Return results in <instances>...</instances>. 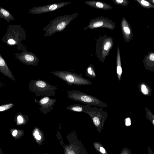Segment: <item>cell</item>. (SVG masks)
Wrapping results in <instances>:
<instances>
[{
  "label": "cell",
  "mask_w": 154,
  "mask_h": 154,
  "mask_svg": "<svg viewBox=\"0 0 154 154\" xmlns=\"http://www.w3.org/2000/svg\"><path fill=\"white\" fill-rule=\"evenodd\" d=\"M78 12L71 14L60 16L51 20L43 28L45 37L51 36L63 30L79 15Z\"/></svg>",
  "instance_id": "1"
},
{
  "label": "cell",
  "mask_w": 154,
  "mask_h": 154,
  "mask_svg": "<svg viewBox=\"0 0 154 154\" xmlns=\"http://www.w3.org/2000/svg\"><path fill=\"white\" fill-rule=\"evenodd\" d=\"M50 73L65 82L70 86L88 85L92 83L90 80L83 77L81 74H78L67 71H51Z\"/></svg>",
  "instance_id": "2"
},
{
  "label": "cell",
  "mask_w": 154,
  "mask_h": 154,
  "mask_svg": "<svg viewBox=\"0 0 154 154\" xmlns=\"http://www.w3.org/2000/svg\"><path fill=\"white\" fill-rule=\"evenodd\" d=\"M67 97L74 101L83 103L86 105L106 107L108 106L99 99L91 95L76 90L69 91L66 89Z\"/></svg>",
  "instance_id": "3"
},
{
  "label": "cell",
  "mask_w": 154,
  "mask_h": 154,
  "mask_svg": "<svg viewBox=\"0 0 154 154\" xmlns=\"http://www.w3.org/2000/svg\"><path fill=\"white\" fill-rule=\"evenodd\" d=\"M31 90L38 96H54L57 86H53L45 81L38 79L31 82Z\"/></svg>",
  "instance_id": "4"
},
{
  "label": "cell",
  "mask_w": 154,
  "mask_h": 154,
  "mask_svg": "<svg viewBox=\"0 0 154 154\" xmlns=\"http://www.w3.org/2000/svg\"><path fill=\"white\" fill-rule=\"evenodd\" d=\"M26 37V32L21 26L10 25L6 33L3 38V41L5 42L7 40V41L12 39L15 42L16 45L19 46V43L21 44V42L25 39ZM21 47L22 50H24Z\"/></svg>",
  "instance_id": "5"
},
{
  "label": "cell",
  "mask_w": 154,
  "mask_h": 154,
  "mask_svg": "<svg viewBox=\"0 0 154 154\" xmlns=\"http://www.w3.org/2000/svg\"><path fill=\"white\" fill-rule=\"evenodd\" d=\"M71 3L70 2H63L34 7L29 10V13L37 14L51 12L63 8Z\"/></svg>",
  "instance_id": "6"
},
{
  "label": "cell",
  "mask_w": 154,
  "mask_h": 154,
  "mask_svg": "<svg viewBox=\"0 0 154 154\" xmlns=\"http://www.w3.org/2000/svg\"><path fill=\"white\" fill-rule=\"evenodd\" d=\"M14 55L17 58L29 65L37 66L39 61L38 57L33 53L28 51L26 50L23 51L20 53H16Z\"/></svg>",
  "instance_id": "7"
},
{
  "label": "cell",
  "mask_w": 154,
  "mask_h": 154,
  "mask_svg": "<svg viewBox=\"0 0 154 154\" xmlns=\"http://www.w3.org/2000/svg\"><path fill=\"white\" fill-rule=\"evenodd\" d=\"M35 101L41 106V107L38 108L40 112L47 115L53 110L54 103L57 100L51 98L48 96H44L38 101L35 99Z\"/></svg>",
  "instance_id": "8"
},
{
  "label": "cell",
  "mask_w": 154,
  "mask_h": 154,
  "mask_svg": "<svg viewBox=\"0 0 154 154\" xmlns=\"http://www.w3.org/2000/svg\"><path fill=\"white\" fill-rule=\"evenodd\" d=\"M91 107L90 105H84L79 104H74L70 105L66 107V109L72 111L83 112L85 113Z\"/></svg>",
  "instance_id": "9"
},
{
  "label": "cell",
  "mask_w": 154,
  "mask_h": 154,
  "mask_svg": "<svg viewBox=\"0 0 154 154\" xmlns=\"http://www.w3.org/2000/svg\"><path fill=\"white\" fill-rule=\"evenodd\" d=\"M0 14L2 18H4L8 23L11 20H15L10 12L3 8L0 7Z\"/></svg>",
  "instance_id": "10"
},
{
  "label": "cell",
  "mask_w": 154,
  "mask_h": 154,
  "mask_svg": "<svg viewBox=\"0 0 154 154\" xmlns=\"http://www.w3.org/2000/svg\"><path fill=\"white\" fill-rule=\"evenodd\" d=\"M85 3L94 8L100 9H106V5L103 3L95 1H88L85 2Z\"/></svg>",
  "instance_id": "11"
},
{
  "label": "cell",
  "mask_w": 154,
  "mask_h": 154,
  "mask_svg": "<svg viewBox=\"0 0 154 154\" xmlns=\"http://www.w3.org/2000/svg\"><path fill=\"white\" fill-rule=\"evenodd\" d=\"M85 75L87 77L91 78H93L96 77L94 69L91 65H89L87 68Z\"/></svg>",
  "instance_id": "12"
},
{
  "label": "cell",
  "mask_w": 154,
  "mask_h": 154,
  "mask_svg": "<svg viewBox=\"0 0 154 154\" xmlns=\"http://www.w3.org/2000/svg\"><path fill=\"white\" fill-rule=\"evenodd\" d=\"M118 54L117 60V72L118 74V79L120 80L121 76L122 73V69L121 66V61L119 55Z\"/></svg>",
  "instance_id": "13"
},
{
  "label": "cell",
  "mask_w": 154,
  "mask_h": 154,
  "mask_svg": "<svg viewBox=\"0 0 154 154\" xmlns=\"http://www.w3.org/2000/svg\"><path fill=\"white\" fill-rule=\"evenodd\" d=\"M65 154H76V151L71 146L66 147Z\"/></svg>",
  "instance_id": "14"
},
{
  "label": "cell",
  "mask_w": 154,
  "mask_h": 154,
  "mask_svg": "<svg viewBox=\"0 0 154 154\" xmlns=\"http://www.w3.org/2000/svg\"><path fill=\"white\" fill-rule=\"evenodd\" d=\"M138 1L140 3L141 5L144 7L149 8L152 7L151 4L147 1L143 0Z\"/></svg>",
  "instance_id": "15"
},
{
  "label": "cell",
  "mask_w": 154,
  "mask_h": 154,
  "mask_svg": "<svg viewBox=\"0 0 154 154\" xmlns=\"http://www.w3.org/2000/svg\"><path fill=\"white\" fill-rule=\"evenodd\" d=\"M122 29L124 33L125 34V36L129 35L131 34V30L128 26L125 25L122 26Z\"/></svg>",
  "instance_id": "16"
},
{
  "label": "cell",
  "mask_w": 154,
  "mask_h": 154,
  "mask_svg": "<svg viewBox=\"0 0 154 154\" xmlns=\"http://www.w3.org/2000/svg\"><path fill=\"white\" fill-rule=\"evenodd\" d=\"M141 91L144 94L147 95L149 93V90L146 86L144 84H143L141 86Z\"/></svg>",
  "instance_id": "17"
},
{
  "label": "cell",
  "mask_w": 154,
  "mask_h": 154,
  "mask_svg": "<svg viewBox=\"0 0 154 154\" xmlns=\"http://www.w3.org/2000/svg\"><path fill=\"white\" fill-rule=\"evenodd\" d=\"M111 44L110 42H106L104 46V49L106 51H107L111 47Z\"/></svg>",
  "instance_id": "18"
},
{
  "label": "cell",
  "mask_w": 154,
  "mask_h": 154,
  "mask_svg": "<svg viewBox=\"0 0 154 154\" xmlns=\"http://www.w3.org/2000/svg\"><path fill=\"white\" fill-rule=\"evenodd\" d=\"M116 3L119 5H125L126 1L123 0H116L115 1Z\"/></svg>",
  "instance_id": "19"
},
{
  "label": "cell",
  "mask_w": 154,
  "mask_h": 154,
  "mask_svg": "<svg viewBox=\"0 0 154 154\" xmlns=\"http://www.w3.org/2000/svg\"><path fill=\"white\" fill-rule=\"evenodd\" d=\"M131 124V121L130 119L129 118H127L125 119V125L126 126H129Z\"/></svg>",
  "instance_id": "20"
},
{
  "label": "cell",
  "mask_w": 154,
  "mask_h": 154,
  "mask_svg": "<svg viewBox=\"0 0 154 154\" xmlns=\"http://www.w3.org/2000/svg\"><path fill=\"white\" fill-rule=\"evenodd\" d=\"M17 120L20 123H22L23 121V118L21 116H19L17 117Z\"/></svg>",
  "instance_id": "21"
},
{
  "label": "cell",
  "mask_w": 154,
  "mask_h": 154,
  "mask_svg": "<svg viewBox=\"0 0 154 154\" xmlns=\"http://www.w3.org/2000/svg\"><path fill=\"white\" fill-rule=\"evenodd\" d=\"M149 59L152 61H153L154 60V54L153 53L151 54L149 57Z\"/></svg>",
  "instance_id": "22"
},
{
  "label": "cell",
  "mask_w": 154,
  "mask_h": 154,
  "mask_svg": "<svg viewBox=\"0 0 154 154\" xmlns=\"http://www.w3.org/2000/svg\"><path fill=\"white\" fill-rule=\"evenodd\" d=\"M39 132L38 131V129H36L35 131V132L33 133V135L35 137V136L39 134Z\"/></svg>",
  "instance_id": "23"
},
{
  "label": "cell",
  "mask_w": 154,
  "mask_h": 154,
  "mask_svg": "<svg viewBox=\"0 0 154 154\" xmlns=\"http://www.w3.org/2000/svg\"><path fill=\"white\" fill-rule=\"evenodd\" d=\"M100 152L102 153L103 154L105 152V150L103 147H100Z\"/></svg>",
  "instance_id": "24"
},
{
  "label": "cell",
  "mask_w": 154,
  "mask_h": 154,
  "mask_svg": "<svg viewBox=\"0 0 154 154\" xmlns=\"http://www.w3.org/2000/svg\"><path fill=\"white\" fill-rule=\"evenodd\" d=\"M17 133V130H14L12 132V135L14 136H15Z\"/></svg>",
  "instance_id": "25"
},
{
  "label": "cell",
  "mask_w": 154,
  "mask_h": 154,
  "mask_svg": "<svg viewBox=\"0 0 154 154\" xmlns=\"http://www.w3.org/2000/svg\"><path fill=\"white\" fill-rule=\"evenodd\" d=\"M35 138L38 140H40L41 138V136L39 134L35 136Z\"/></svg>",
  "instance_id": "26"
},
{
  "label": "cell",
  "mask_w": 154,
  "mask_h": 154,
  "mask_svg": "<svg viewBox=\"0 0 154 154\" xmlns=\"http://www.w3.org/2000/svg\"><path fill=\"white\" fill-rule=\"evenodd\" d=\"M5 109V108L3 107H0V111H2Z\"/></svg>",
  "instance_id": "27"
},
{
  "label": "cell",
  "mask_w": 154,
  "mask_h": 154,
  "mask_svg": "<svg viewBox=\"0 0 154 154\" xmlns=\"http://www.w3.org/2000/svg\"><path fill=\"white\" fill-rule=\"evenodd\" d=\"M0 18H2V17L1 16L0 14Z\"/></svg>",
  "instance_id": "28"
}]
</instances>
